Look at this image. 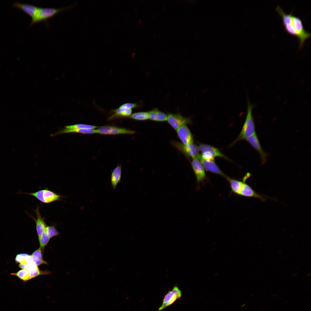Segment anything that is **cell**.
Segmentation results:
<instances>
[{"label": "cell", "instance_id": "6da1fadb", "mask_svg": "<svg viewBox=\"0 0 311 311\" xmlns=\"http://www.w3.org/2000/svg\"><path fill=\"white\" fill-rule=\"evenodd\" d=\"M75 5V4H73L67 7L57 8L38 7L34 17L31 19L30 26L43 22L48 27V20L49 19L52 18L58 14L71 9Z\"/></svg>", "mask_w": 311, "mask_h": 311}, {"label": "cell", "instance_id": "7a4b0ae2", "mask_svg": "<svg viewBox=\"0 0 311 311\" xmlns=\"http://www.w3.org/2000/svg\"><path fill=\"white\" fill-rule=\"evenodd\" d=\"M253 107V105L248 100L247 114L244 123L239 135L231 145H233L239 141L246 139L255 132V124L252 115Z\"/></svg>", "mask_w": 311, "mask_h": 311}, {"label": "cell", "instance_id": "3957f363", "mask_svg": "<svg viewBox=\"0 0 311 311\" xmlns=\"http://www.w3.org/2000/svg\"><path fill=\"white\" fill-rule=\"evenodd\" d=\"M17 194H27L34 196L44 203H49L60 200H61V198L64 197L47 189L33 193L23 192L20 191Z\"/></svg>", "mask_w": 311, "mask_h": 311}, {"label": "cell", "instance_id": "277c9868", "mask_svg": "<svg viewBox=\"0 0 311 311\" xmlns=\"http://www.w3.org/2000/svg\"><path fill=\"white\" fill-rule=\"evenodd\" d=\"M291 20L293 26L298 35V39L299 40V48L301 49L305 41L310 38L311 33L305 29L302 21L300 18L294 16L293 14Z\"/></svg>", "mask_w": 311, "mask_h": 311}, {"label": "cell", "instance_id": "5b68a950", "mask_svg": "<svg viewBox=\"0 0 311 311\" xmlns=\"http://www.w3.org/2000/svg\"><path fill=\"white\" fill-rule=\"evenodd\" d=\"M251 175L249 172L246 173L242 179V183L238 195L245 197L258 198L263 201H265L269 198L257 193L246 183V180Z\"/></svg>", "mask_w": 311, "mask_h": 311}, {"label": "cell", "instance_id": "8992f818", "mask_svg": "<svg viewBox=\"0 0 311 311\" xmlns=\"http://www.w3.org/2000/svg\"><path fill=\"white\" fill-rule=\"evenodd\" d=\"M172 144L176 148L183 153L187 157L192 158H197L200 154L198 147L194 142L187 144H184L176 141H172Z\"/></svg>", "mask_w": 311, "mask_h": 311}, {"label": "cell", "instance_id": "52a82bcc", "mask_svg": "<svg viewBox=\"0 0 311 311\" xmlns=\"http://www.w3.org/2000/svg\"><path fill=\"white\" fill-rule=\"evenodd\" d=\"M181 296V290L177 286H174L172 290L169 291L165 295L162 305L159 308L158 311H161L171 305L176 300L180 299Z\"/></svg>", "mask_w": 311, "mask_h": 311}, {"label": "cell", "instance_id": "ba28073f", "mask_svg": "<svg viewBox=\"0 0 311 311\" xmlns=\"http://www.w3.org/2000/svg\"><path fill=\"white\" fill-rule=\"evenodd\" d=\"M276 11L278 13L282 18V24L285 30L290 35L298 38V35L294 29L292 22L291 17L292 12L289 14L285 13L280 7L278 5L276 8Z\"/></svg>", "mask_w": 311, "mask_h": 311}, {"label": "cell", "instance_id": "9c48e42d", "mask_svg": "<svg viewBox=\"0 0 311 311\" xmlns=\"http://www.w3.org/2000/svg\"><path fill=\"white\" fill-rule=\"evenodd\" d=\"M191 165L196 177L198 189H199L200 184H203L208 180L206 175L202 164L197 158L192 159Z\"/></svg>", "mask_w": 311, "mask_h": 311}, {"label": "cell", "instance_id": "30bf717a", "mask_svg": "<svg viewBox=\"0 0 311 311\" xmlns=\"http://www.w3.org/2000/svg\"><path fill=\"white\" fill-rule=\"evenodd\" d=\"M168 123L175 130L183 125L191 124L190 118L185 117L179 113H170L168 115Z\"/></svg>", "mask_w": 311, "mask_h": 311}, {"label": "cell", "instance_id": "8fae6325", "mask_svg": "<svg viewBox=\"0 0 311 311\" xmlns=\"http://www.w3.org/2000/svg\"><path fill=\"white\" fill-rule=\"evenodd\" d=\"M96 133L103 134H132L135 131L124 128L112 126H104L96 129Z\"/></svg>", "mask_w": 311, "mask_h": 311}, {"label": "cell", "instance_id": "7c38bea8", "mask_svg": "<svg viewBox=\"0 0 311 311\" xmlns=\"http://www.w3.org/2000/svg\"><path fill=\"white\" fill-rule=\"evenodd\" d=\"M246 140L250 145L259 153L261 158V164H265L267 161L268 154L265 152L262 149L255 132Z\"/></svg>", "mask_w": 311, "mask_h": 311}, {"label": "cell", "instance_id": "4fadbf2b", "mask_svg": "<svg viewBox=\"0 0 311 311\" xmlns=\"http://www.w3.org/2000/svg\"><path fill=\"white\" fill-rule=\"evenodd\" d=\"M201 163L204 168L206 170L215 174L225 178V175L215 164V161L206 160L202 159L200 154L197 158Z\"/></svg>", "mask_w": 311, "mask_h": 311}, {"label": "cell", "instance_id": "5bb4252c", "mask_svg": "<svg viewBox=\"0 0 311 311\" xmlns=\"http://www.w3.org/2000/svg\"><path fill=\"white\" fill-rule=\"evenodd\" d=\"M34 211L37 217V219L26 211V213L35 221L36 224V231L38 238H39L47 226L44 219L41 215L39 210V207L38 206Z\"/></svg>", "mask_w": 311, "mask_h": 311}, {"label": "cell", "instance_id": "9a60e30c", "mask_svg": "<svg viewBox=\"0 0 311 311\" xmlns=\"http://www.w3.org/2000/svg\"><path fill=\"white\" fill-rule=\"evenodd\" d=\"M176 130L178 136L182 143L187 144L194 142L191 133L186 125L181 126Z\"/></svg>", "mask_w": 311, "mask_h": 311}, {"label": "cell", "instance_id": "2e32d148", "mask_svg": "<svg viewBox=\"0 0 311 311\" xmlns=\"http://www.w3.org/2000/svg\"><path fill=\"white\" fill-rule=\"evenodd\" d=\"M12 5L14 7H18L30 16L31 19L34 17L38 8V7L31 4L22 3L18 1L14 3Z\"/></svg>", "mask_w": 311, "mask_h": 311}, {"label": "cell", "instance_id": "e0dca14e", "mask_svg": "<svg viewBox=\"0 0 311 311\" xmlns=\"http://www.w3.org/2000/svg\"><path fill=\"white\" fill-rule=\"evenodd\" d=\"M132 109L126 108L119 107L110 111L111 114L109 117V120H112L118 117H128L132 114Z\"/></svg>", "mask_w": 311, "mask_h": 311}, {"label": "cell", "instance_id": "ac0fdd59", "mask_svg": "<svg viewBox=\"0 0 311 311\" xmlns=\"http://www.w3.org/2000/svg\"><path fill=\"white\" fill-rule=\"evenodd\" d=\"M121 166L118 165L113 170L111 177V184L113 189H115L117 185L121 181Z\"/></svg>", "mask_w": 311, "mask_h": 311}, {"label": "cell", "instance_id": "d6986e66", "mask_svg": "<svg viewBox=\"0 0 311 311\" xmlns=\"http://www.w3.org/2000/svg\"><path fill=\"white\" fill-rule=\"evenodd\" d=\"M149 119L155 121L164 122L167 120L168 115L165 113L155 108L148 112Z\"/></svg>", "mask_w": 311, "mask_h": 311}, {"label": "cell", "instance_id": "ffe728a7", "mask_svg": "<svg viewBox=\"0 0 311 311\" xmlns=\"http://www.w3.org/2000/svg\"><path fill=\"white\" fill-rule=\"evenodd\" d=\"M198 148L199 150L202 152L205 151L210 152L215 157H220L228 159V158L218 149L212 146L206 144H201L199 145Z\"/></svg>", "mask_w": 311, "mask_h": 311}, {"label": "cell", "instance_id": "44dd1931", "mask_svg": "<svg viewBox=\"0 0 311 311\" xmlns=\"http://www.w3.org/2000/svg\"><path fill=\"white\" fill-rule=\"evenodd\" d=\"M225 178L230 184L231 191L238 195L242 183V180L232 178L228 176Z\"/></svg>", "mask_w": 311, "mask_h": 311}, {"label": "cell", "instance_id": "7402d4cb", "mask_svg": "<svg viewBox=\"0 0 311 311\" xmlns=\"http://www.w3.org/2000/svg\"><path fill=\"white\" fill-rule=\"evenodd\" d=\"M70 132H77L83 134H92L96 133V130L90 129H69L63 128L54 134V136L58 134Z\"/></svg>", "mask_w": 311, "mask_h": 311}, {"label": "cell", "instance_id": "603a6c76", "mask_svg": "<svg viewBox=\"0 0 311 311\" xmlns=\"http://www.w3.org/2000/svg\"><path fill=\"white\" fill-rule=\"evenodd\" d=\"M41 250V248H39L31 255L33 263L37 266L43 264H48L43 259Z\"/></svg>", "mask_w": 311, "mask_h": 311}, {"label": "cell", "instance_id": "cb8c5ba5", "mask_svg": "<svg viewBox=\"0 0 311 311\" xmlns=\"http://www.w3.org/2000/svg\"><path fill=\"white\" fill-rule=\"evenodd\" d=\"M128 117L135 120H145L149 119V114L148 112H139L131 114Z\"/></svg>", "mask_w": 311, "mask_h": 311}, {"label": "cell", "instance_id": "d4e9b609", "mask_svg": "<svg viewBox=\"0 0 311 311\" xmlns=\"http://www.w3.org/2000/svg\"><path fill=\"white\" fill-rule=\"evenodd\" d=\"M11 274L16 276L24 281L31 279L29 271L25 269L20 270L17 272L12 273Z\"/></svg>", "mask_w": 311, "mask_h": 311}, {"label": "cell", "instance_id": "484cf974", "mask_svg": "<svg viewBox=\"0 0 311 311\" xmlns=\"http://www.w3.org/2000/svg\"><path fill=\"white\" fill-rule=\"evenodd\" d=\"M46 228L40 237L38 238L40 248L42 250H43L47 244L50 238L48 236Z\"/></svg>", "mask_w": 311, "mask_h": 311}, {"label": "cell", "instance_id": "4316f807", "mask_svg": "<svg viewBox=\"0 0 311 311\" xmlns=\"http://www.w3.org/2000/svg\"><path fill=\"white\" fill-rule=\"evenodd\" d=\"M98 127H99V126L82 124H76L72 125L66 126H65V128L69 129H94Z\"/></svg>", "mask_w": 311, "mask_h": 311}, {"label": "cell", "instance_id": "83f0119b", "mask_svg": "<svg viewBox=\"0 0 311 311\" xmlns=\"http://www.w3.org/2000/svg\"><path fill=\"white\" fill-rule=\"evenodd\" d=\"M46 228L50 238H51L54 236H56L59 234L54 226H47Z\"/></svg>", "mask_w": 311, "mask_h": 311}, {"label": "cell", "instance_id": "f1b7e54d", "mask_svg": "<svg viewBox=\"0 0 311 311\" xmlns=\"http://www.w3.org/2000/svg\"><path fill=\"white\" fill-rule=\"evenodd\" d=\"M200 156L201 158L203 159L215 161V157L209 151H205L202 152Z\"/></svg>", "mask_w": 311, "mask_h": 311}, {"label": "cell", "instance_id": "f546056e", "mask_svg": "<svg viewBox=\"0 0 311 311\" xmlns=\"http://www.w3.org/2000/svg\"><path fill=\"white\" fill-rule=\"evenodd\" d=\"M141 103H124L120 106L123 108H126L132 109L133 108H138L141 106Z\"/></svg>", "mask_w": 311, "mask_h": 311}, {"label": "cell", "instance_id": "4dcf8cb0", "mask_svg": "<svg viewBox=\"0 0 311 311\" xmlns=\"http://www.w3.org/2000/svg\"><path fill=\"white\" fill-rule=\"evenodd\" d=\"M28 255L25 253H21L17 255L16 256L15 259L16 262L20 263L23 259Z\"/></svg>", "mask_w": 311, "mask_h": 311}]
</instances>
